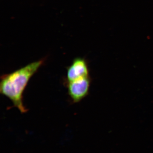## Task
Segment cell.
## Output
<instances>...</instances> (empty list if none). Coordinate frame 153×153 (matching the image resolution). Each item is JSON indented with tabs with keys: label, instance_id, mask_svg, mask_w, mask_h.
Listing matches in <instances>:
<instances>
[{
	"label": "cell",
	"instance_id": "obj_1",
	"mask_svg": "<svg viewBox=\"0 0 153 153\" xmlns=\"http://www.w3.org/2000/svg\"><path fill=\"white\" fill-rule=\"evenodd\" d=\"M46 58L29 63L9 74L1 77L0 93L8 98L21 113H25L28 109L23 104V93L30 79L44 64Z\"/></svg>",
	"mask_w": 153,
	"mask_h": 153
},
{
	"label": "cell",
	"instance_id": "obj_2",
	"mask_svg": "<svg viewBox=\"0 0 153 153\" xmlns=\"http://www.w3.org/2000/svg\"><path fill=\"white\" fill-rule=\"evenodd\" d=\"M90 82L89 76L81 77L73 81L65 82L68 95L73 103L79 102L87 96Z\"/></svg>",
	"mask_w": 153,
	"mask_h": 153
},
{
	"label": "cell",
	"instance_id": "obj_3",
	"mask_svg": "<svg viewBox=\"0 0 153 153\" xmlns=\"http://www.w3.org/2000/svg\"><path fill=\"white\" fill-rule=\"evenodd\" d=\"M89 76L87 61L84 58H74L70 66L67 68L65 82L73 81L81 77Z\"/></svg>",
	"mask_w": 153,
	"mask_h": 153
}]
</instances>
